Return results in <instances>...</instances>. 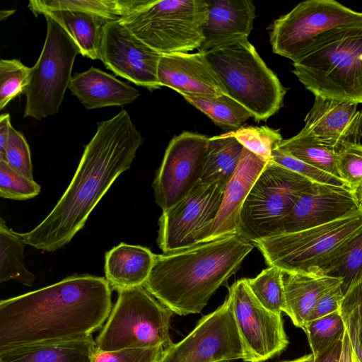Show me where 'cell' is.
<instances>
[{
    "label": "cell",
    "instance_id": "cell-1",
    "mask_svg": "<svg viewBox=\"0 0 362 362\" xmlns=\"http://www.w3.org/2000/svg\"><path fill=\"white\" fill-rule=\"evenodd\" d=\"M104 277L74 274L54 284L0 301V351L92 335L112 308Z\"/></svg>",
    "mask_w": 362,
    "mask_h": 362
},
{
    "label": "cell",
    "instance_id": "cell-2",
    "mask_svg": "<svg viewBox=\"0 0 362 362\" xmlns=\"http://www.w3.org/2000/svg\"><path fill=\"white\" fill-rule=\"evenodd\" d=\"M143 142L125 110L98 122L64 194L40 223L21 233L26 245L53 252L69 243L115 180L130 168Z\"/></svg>",
    "mask_w": 362,
    "mask_h": 362
},
{
    "label": "cell",
    "instance_id": "cell-3",
    "mask_svg": "<svg viewBox=\"0 0 362 362\" xmlns=\"http://www.w3.org/2000/svg\"><path fill=\"white\" fill-rule=\"evenodd\" d=\"M254 246L237 233L156 255L144 287L175 314L201 313L212 295L239 270Z\"/></svg>",
    "mask_w": 362,
    "mask_h": 362
},
{
    "label": "cell",
    "instance_id": "cell-4",
    "mask_svg": "<svg viewBox=\"0 0 362 362\" xmlns=\"http://www.w3.org/2000/svg\"><path fill=\"white\" fill-rule=\"evenodd\" d=\"M293 66L315 96L362 104V21L334 30Z\"/></svg>",
    "mask_w": 362,
    "mask_h": 362
},
{
    "label": "cell",
    "instance_id": "cell-5",
    "mask_svg": "<svg viewBox=\"0 0 362 362\" xmlns=\"http://www.w3.org/2000/svg\"><path fill=\"white\" fill-rule=\"evenodd\" d=\"M204 54L228 95L255 121H266L281 107L286 89L247 37L234 39Z\"/></svg>",
    "mask_w": 362,
    "mask_h": 362
},
{
    "label": "cell",
    "instance_id": "cell-6",
    "mask_svg": "<svg viewBox=\"0 0 362 362\" xmlns=\"http://www.w3.org/2000/svg\"><path fill=\"white\" fill-rule=\"evenodd\" d=\"M207 0H144L119 21L161 54L188 53L204 41Z\"/></svg>",
    "mask_w": 362,
    "mask_h": 362
},
{
    "label": "cell",
    "instance_id": "cell-7",
    "mask_svg": "<svg viewBox=\"0 0 362 362\" xmlns=\"http://www.w3.org/2000/svg\"><path fill=\"white\" fill-rule=\"evenodd\" d=\"M362 230V211L302 230L279 233L254 243L269 266L284 273L306 272L336 257Z\"/></svg>",
    "mask_w": 362,
    "mask_h": 362
},
{
    "label": "cell",
    "instance_id": "cell-8",
    "mask_svg": "<svg viewBox=\"0 0 362 362\" xmlns=\"http://www.w3.org/2000/svg\"><path fill=\"white\" fill-rule=\"evenodd\" d=\"M117 301L96 338L102 351L160 346L173 342L170 325L174 313L144 286L121 289Z\"/></svg>",
    "mask_w": 362,
    "mask_h": 362
},
{
    "label": "cell",
    "instance_id": "cell-9",
    "mask_svg": "<svg viewBox=\"0 0 362 362\" xmlns=\"http://www.w3.org/2000/svg\"><path fill=\"white\" fill-rule=\"evenodd\" d=\"M315 184L297 173L268 161L243 203L240 233L253 243L278 234L283 218Z\"/></svg>",
    "mask_w": 362,
    "mask_h": 362
},
{
    "label": "cell",
    "instance_id": "cell-10",
    "mask_svg": "<svg viewBox=\"0 0 362 362\" xmlns=\"http://www.w3.org/2000/svg\"><path fill=\"white\" fill-rule=\"evenodd\" d=\"M47 35L41 54L31 68L25 91L24 117L41 120L58 113L72 78L80 49L71 37L52 18L45 16Z\"/></svg>",
    "mask_w": 362,
    "mask_h": 362
},
{
    "label": "cell",
    "instance_id": "cell-11",
    "mask_svg": "<svg viewBox=\"0 0 362 362\" xmlns=\"http://www.w3.org/2000/svg\"><path fill=\"white\" fill-rule=\"evenodd\" d=\"M361 21L362 12L336 1H304L274 21L270 43L275 54L294 63L334 30Z\"/></svg>",
    "mask_w": 362,
    "mask_h": 362
},
{
    "label": "cell",
    "instance_id": "cell-12",
    "mask_svg": "<svg viewBox=\"0 0 362 362\" xmlns=\"http://www.w3.org/2000/svg\"><path fill=\"white\" fill-rule=\"evenodd\" d=\"M244 358L228 295L224 303L202 317L186 337L164 349L158 362H220Z\"/></svg>",
    "mask_w": 362,
    "mask_h": 362
},
{
    "label": "cell",
    "instance_id": "cell-13",
    "mask_svg": "<svg viewBox=\"0 0 362 362\" xmlns=\"http://www.w3.org/2000/svg\"><path fill=\"white\" fill-rule=\"evenodd\" d=\"M233 313L241 338L245 362H264L282 352L289 341L281 314L264 307L250 288L246 279L229 288Z\"/></svg>",
    "mask_w": 362,
    "mask_h": 362
},
{
    "label": "cell",
    "instance_id": "cell-14",
    "mask_svg": "<svg viewBox=\"0 0 362 362\" xmlns=\"http://www.w3.org/2000/svg\"><path fill=\"white\" fill-rule=\"evenodd\" d=\"M225 189L200 181L158 220L157 243L163 253L198 244L201 231L216 217Z\"/></svg>",
    "mask_w": 362,
    "mask_h": 362
},
{
    "label": "cell",
    "instance_id": "cell-15",
    "mask_svg": "<svg viewBox=\"0 0 362 362\" xmlns=\"http://www.w3.org/2000/svg\"><path fill=\"white\" fill-rule=\"evenodd\" d=\"M209 138L183 132L170 141L153 187L156 204L166 211L200 181Z\"/></svg>",
    "mask_w": 362,
    "mask_h": 362
},
{
    "label": "cell",
    "instance_id": "cell-16",
    "mask_svg": "<svg viewBox=\"0 0 362 362\" xmlns=\"http://www.w3.org/2000/svg\"><path fill=\"white\" fill-rule=\"evenodd\" d=\"M119 21L107 23L103 30L100 59L107 69L149 90L160 88L158 66L161 57Z\"/></svg>",
    "mask_w": 362,
    "mask_h": 362
},
{
    "label": "cell",
    "instance_id": "cell-17",
    "mask_svg": "<svg viewBox=\"0 0 362 362\" xmlns=\"http://www.w3.org/2000/svg\"><path fill=\"white\" fill-rule=\"evenodd\" d=\"M304 122L300 132L337 152L362 138V107L357 103L315 96Z\"/></svg>",
    "mask_w": 362,
    "mask_h": 362
},
{
    "label": "cell",
    "instance_id": "cell-18",
    "mask_svg": "<svg viewBox=\"0 0 362 362\" xmlns=\"http://www.w3.org/2000/svg\"><path fill=\"white\" fill-rule=\"evenodd\" d=\"M359 210L351 189L315 184L304 193L281 222L278 234L325 224Z\"/></svg>",
    "mask_w": 362,
    "mask_h": 362
},
{
    "label": "cell",
    "instance_id": "cell-19",
    "mask_svg": "<svg viewBox=\"0 0 362 362\" xmlns=\"http://www.w3.org/2000/svg\"><path fill=\"white\" fill-rule=\"evenodd\" d=\"M158 80L180 94L199 98L228 95L214 68L202 52L162 54Z\"/></svg>",
    "mask_w": 362,
    "mask_h": 362
},
{
    "label": "cell",
    "instance_id": "cell-20",
    "mask_svg": "<svg viewBox=\"0 0 362 362\" xmlns=\"http://www.w3.org/2000/svg\"><path fill=\"white\" fill-rule=\"evenodd\" d=\"M267 163L244 148L238 166L225 189L217 216L201 231L198 244L240 233L243 203Z\"/></svg>",
    "mask_w": 362,
    "mask_h": 362
},
{
    "label": "cell",
    "instance_id": "cell-21",
    "mask_svg": "<svg viewBox=\"0 0 362 362\" xmlns=\"http://www.w3.org/2000/svg\"><path fill=\"white\" fill-rule=\"evenodd\" d=\"M209 11L202 27L204 41L198 49L205 53L225 42L248 37L255 18L250 0H207Z\"/></svg>",
    "mask_w": 362,
    "mask_h": 362
},
{
    "label": "cell",
    "instance_id": "cell-22",
    "mask_svg": "<svg viewBox=\"0 0 362 362\" xmlns=\"http://www.w3.org/2000/svg\"><path fill=\"white\" fill-rule=\"evenodd\" d=\"M285 313L293 324L302 329L321 297L342 284V279L313 268L306 272L284 273Z\"/></svg>",
    "mask_w": 362,
    "mask_h": 362
},
{
    "label": "cell",
    "instance_id": "cell-23",
    "mask_svg": "<svg viewBox=\"0 0 362 362\" xmlns=\"http://www.w3.org/2000/svg\"><path fill=\"white\" fill-rule=\"evenodd\" d=\"M69 89L88 110L122 106L133 103L139 96L132 86L93 66L72 76Z\"/></svg>",
    "mask_w": 362,
    "mask_h": 362
},
{
    "label": "cell",
    "instance_id": "cell-24",
    "mask_svg": "<svg viewBox=\"0 0 362 362\" xmlns=\"http://www.w3.org/2000/svg\"><path fill=\"white\" fill-rule=\"evenodd\" d=\"M156 255L148 248L122 243L106 252L105 279L112 289L144 286L148 280Z\"/></svg>",
    "mask_w": 362,
    "mask_h": 362
},
{
    "label": "cell",
    "instance_id": "cell-25",
    "mask_svg": "<svg viewBox=\"0 0 362 362\" xmlns=\"http://www.w3.org/2000/svg\"><path fill=\"white\" fill-rule=\"evenodd\" d=\"M95 340L82 338L24 344L0 351V362H92Z\"/></svg>",
    "mask_w": 362,
    "mask_h": 362
},
{
    "label": "cell",
    "instance_id": "cell-26",
    "mask_svg": "<svg viewBox=\"0 0 362 362\" xmlns=\"http://www.w3.org/2000/svg\"><path fill=\"white\" fill-rule=\"evenodd\" d=\"M243 149L232 132L210 137L200 182L226 189L238 166Z\"/></svg>",
    "mask_w": 362,
    "mask_h": 362
},
{
    "label": "cell",
    "instance_id": "cell-27",
    "mask_svg": "<svg viewBox=\"0 0 362 362\" xmlns=\"http://www.w3.org/2000/svg\"><path fill=\"white\" fill-rule=\"evenodd\" d=\"M42 14L54 20L71 37L83 57L100 59L103 27L110 21L93 14L71 10H52Z\"/></svg>",
    "mask_w": 362,
    "mask_h": 362
},
{
    "label": "cell",
    "instance_id": "cell-28",
    "mask_svg": "<svg viewBox=\"0 0 362 362\" xmlns=\"http://www.w3.org/2000/svg\"><path fill=\"white\" fill-rule=\"evenodd\" d=\"M144 0H32L28 8L37 16L52 10H71L119 21L143 4Z\"/></svg>",
    "mask_w": 362,
    "mask_h": 362
},
{
    "label": "cell",
    "instance_id": "cell-29",
    "mask_svg": "<svg viewBox=\"0 0 362 362\" xmlns=\"http://www.w3.org/2000/svg\"><path fill=\"white\" fill-rule=\"evenodd\" d=\"M26 243L21 233L9 228L0 219V282L15 280L25 286H32L35 275L28 271L23 262Z\"/></svg>",
    "mask_w": 362,
    "mask_h": 362
},
{
    "label": "cell",
    "instance_id": "cell-30",
    "mask_svg": "<svg viewBox=\"0 0 362 362\" xmlns=\"http://www.w3.org/2000/svg\"><path fill=\"white\" fill-rule=\"evenodd\" d=\"M277 148L340 178L337 168V151L310 136L299 132L291 138L283 139Z\"/></svg>",
    "mask_w": 362,
    "mask_h": 362
},
{
    "label": "cell",
    "instance_id": "cell-31",
    "mask_svg": "<svg viewBox=\"0 0 362 362\" xmlns=\"http://www.w3.org/2000/svg\"><path fill=\"white\" fill-rule=\"evenodd\" d=\"M187 102L208 116L215 124L226 128H239L252 117L250 112L228 95L216 98L182 96Z\"/></svg>",
    "mask_w": 362,
    "mask_h": 362
},
{
    "label": "cell",
    "instance_id": "cell-32",
    "mask_svg": "<svg viewBox=\"0 0 362 362\" xmlns=\"http://www.w3.org/2000/svg\"><path fill=\"white\" fill-rule=\"evenodd\" d=\"M322 272L341 278L345 294L362 281V230L334 259L318 268Z\"/></svg>",
    "mask_w": 362,
    "mask_h": 362
},
{
    "label": "cell",
    "instance_id": "cell-33",
    "mask_svg": "<svg viewBox=\"0 0 362 362\" xmlns=\"http://www.w3.org/2000/svg\"><path fill=\"white\" fill-rule=\"evenodd\" d=\"M284 272L276 267L269 266L256 277L246 279L253 294L260 303L277 314L284 308Z\"/></svg>",
    "mask_w": 362,
    "mask_h": 362
},
{
    "label": "cell",
    "instance_id": "cell-34",
    "mask_svg": "<svg viewBox=\"0 0 362 362\" xmlns=\"http://www.w3.org/2000/svg\"><path fill=\"white\" fill-rule=\"evenodd\" d=\"M303 330L307 335L312 354L317 356L343 339L345 325L339 312L308 322Z\"/></svg>",
    "mask_w": 362,
    "mask_h": 362
},
{
    "label": "cell",
    "instance_id": "cell-35",
    "mask_svg": "<svg viewBox=\"0 0 362 362\" xmlns=\"http://www.w3.org/2000/svg\"><path fill=\"white\" fill-rule=\"evenodd\" d=\"M231 132L245 148L266 162L271 160L273 151L283 140L279 129L267 126H242Z\"/></svg>",
    "mask_w": 362,
    "mask_h": 362
},
{
    "label": "cell",
    "instance_id": "cell-36",
    "mask_svg": "<svg viewBox=\"0 0 362 362\" xmlns=\"http://www.w3.org/2000/svg\"><path fill=\"white\" fill-rule=\"evenodd\" d=\"M31 68L16 59L0 61V109L22 93L30 83Z\"/></svg>",
    "mask_w": 362,
    "mask_h": 362
},
{
    "label": "cell",
    "instance_id": "cell-37",
    "mask_svg": "<svg viewBox=\"0 0 362 362\" xmlns=\"http://www.w3.org/2000/svg\"><path fill=\"white\" fill-rule=\"evenodd\" d=\"M41 191L34 180L18 173L0 159V196L4 199L25 200L33 198Z\"/></svg>",
    "mask_w": 362,
    "mask_h": 362
},
{
    "label": "cell",
    "instance_id": "cell-38",
    "mask_svg": "<svg viewBox=\"0 0 362 362\" xmlns=\"http://www.w3.org/2000/svg\"><path fill=\"white\" fill-rule=\"evenodd\" d=\"M270 160L301 175L313 182L348 187L346 183L340 178L305 163L279 150L278 148L273 151Z\"/></svg>",
    "mask_w": 362,
    "mask_h": 362
},
{
    "label": "cell",
    "instance_id": "cell-39",
    "mask_svg": "<svg viewBox=\"0 0 362 362\" xmlns=\"http://www.w3.org/2000/svg\"><path fill=\"white\" fill-rule=\"evenodd\" d=\"M0 159L5 160L18 173L34 180L29 145L24 136L13 127L5 152L0 156Z\"/></svg>",
    "mask_w": 362,
    "mask_h": 362
},
{
    "label": "cell",
    "instance_id": "cell-40",
    "mask_svg": "<svg viewBox=\"0 0 362 362\" xmlns=\"http://www.w3.org/2000/svg\"><path fill=\"white\" fill-rule=\"evenodd\" d=\"M339 177L351 190L362 183V144H352L337 152Z\"/></svg>",
    "mask_w": 362,
    "mask_h": 362
},
{
    "label": "cell",
    "instance_id": "cell-41",
    "mask_svg": "<svg viewBox=\"0 0 362 362\" xmlns=\"http://www.w3.org/2000/svg\"><path fill=\"white\" fill-rule=\"evenodd\" d=\"M163 350L160 346L127 349L113 351L96 349L92 362H158Z\"/></svg>",
    "mask_w": 362,
    "mask_h": 362
},
{
    "label": "cell",
    "instance_id": "cell-42",
    "mask_svg": "<svg viewBox=\"0 0 362 362\" xmlns=\"http://www.w3.org/2000/svg\"><path fill=\"white\" fill-rule=\"evenodd\" d=\"M340 314L344 320L350 341L351 362H362V346L358 337V314L356 310L342 301Z\"/></svg>",
    "mask_w": 362,
    "mask_h": 362
},
{
    "label": "cell",
    "instance_id": "cell-43",
    "mask_svg": "<svg viewBox=\"0 0 362 362\" xmlns=\"http://www.w3.org/2000/svg\"><path fill=\"white\" fill-rule=\"evenodd\" d=\"M344 298V294L341 285L327 292L318 300L308 322L334 313H339Z\"/></svg>",
    "mask_w": 362,
    "mask_h": 362
},
{
    "label": "cell",
    "instance_id": "cell-44",
    "mask_svg": "<svg viewBox=\"0 0 362 362\" xmlns=\"http://www.w3.org/2000/svg\"><path fill=\"white\" fill-rule=\"evenodd\" d=\"M343 301L354 307L358 314V337L362 346V281L344 294Z\"/></svg>",
    "mask_w": 362,
    "mask_h": 362
},
{
    "label": "cell",
    "instance_id": "cell-45",
    "mask_svg": "<svg viewBox=\"0 0 362 362\" xmlns=\"http://www.w3.org/2000/svg\"><path fill=\"white\" fill-rule=\"evenodd\" d=\"M11 127L10 115L1 114L0 116V156L5 152Z\"/></svg>",
    "mask_w": 362,
    "mask_h": 362
},
{
    "label": "cell",
    "instance_id": "cell-46",
    "mask_svg": "<svg viewBox=\"0 0 362 362\" xmlns=\"http://www.w3.org/2000/svg\"><path fill=\"white\" fill-rule=\"evenodd\" d=\"M342 340L325 352L314 356V362H339L341 352Z\"/></svg>",
    "mask_w": 362,
    "mask_h": 362
},
{
    "label": "cell",
    "instance_id": "cell-47",
    "mask_svg": "<svg viewBox=\"0 0 362 362\" xmlns=\"http://www.w3.org/2000/svg\"><path fill=\"white\" fill-rule=\"evenodd\" d=\"M351 356L350 341L345 327V333L342 339L341 352L339 362H351Z\"/></svg>",
    "mask_w": 362,
    "mask_h": 362
},
{
    "label": "cell",
    "instance_id": "cell-48",
    "mask_svg": "<svg viewBox=\"0 0 362 362\" xmlns=\"http://www.w3.org/2000/svg\"><path fill=\"white\" fill-rule=\"evenodd\" d=\"M358 207L362 211V183H361L356 188L352 189Z\"/></svg>",
    "mask_w": 362,
    "mask_h": 362
},
{
    "label": "cell",
    "instance_id": "cell-49",
    "mask_svg": "<svg viewBox=\"0 0 362 362\" xmlns=\"http://www.w3.org/2000/svg\"><path fill=\"white\" fill-rule=\"evenodd\" d=\"M315 357L313 354L304 355L301 357H299L298 358L291 360V361H286L282 362H314Z\"/></svg>",
    "mask_w": 362,
    "mask_h": 362
},
{
    "label": "cell",
    "instance_id": "cell-50",
    "mask_svg": "<svg viewBox=\"0 0 362 362\" xmlns=\"http://www.w3.org/2000/svg\"><path fill=\"white\" fill-rule=\"evenodd\" d=\"M13 11H1V13H4V15H1V19L2 20L4 17L7 18L9 15H11Z\"/></svg>",
    "mask_w": 362,
    "mask_h": 362
},
{
    "label": "cell",
    "instance_id": "cell-51",
    "mask_svg": "<svg viewBox=\"0 0 362 362\" xmlns=\"http://www.w3.org/2000/svg\"><path fill=\"white\" fill-rule=\"evenodd\" d=\"M230 361H220V362H230Z\"/></svg>",
    "mask_w": 362,
    "mask_h": 362
}]
</instances>
